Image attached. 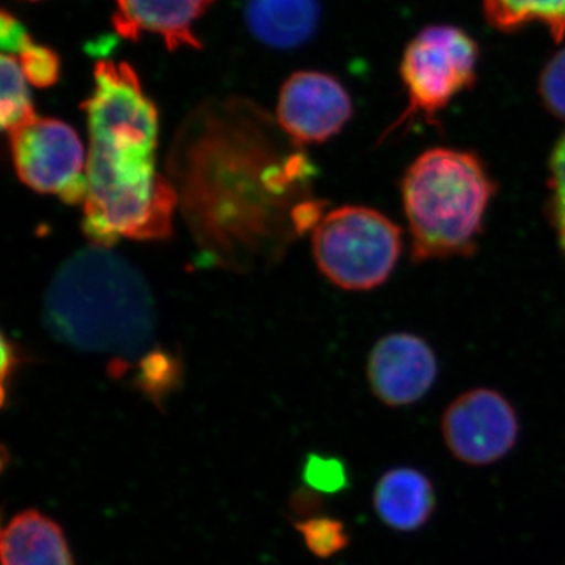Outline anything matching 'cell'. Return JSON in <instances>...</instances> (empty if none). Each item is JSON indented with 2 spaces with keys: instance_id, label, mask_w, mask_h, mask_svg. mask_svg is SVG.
<instances>
[{
  "instance_id": "1",
  "label": "cell",
  "mask_w": 565,
  "mask_h": 565,
  "mask_svg": "<svg viewBox=\"0 0 565 565\" xmlns=\"http://www.w3.org/2000/svg\"><path fill=\"white\" fill-rule=\"evenodd\" d=\"M93 79L82 103L90 136L82 228L107 248L120 237H169L177 192L156 170L158 109L128 62H98Z\"/></svg>"
},
{
  "instance_id": "2",
  "label": "cell",
  "mask_w": 565,
  "mask_h": 565,
  "mask_svg": "<svg viewBox=\"0 0 565 565\" xmlns=\"http://www.w3.org/2000/svg\"><path fill=\"white\" fill-rule=\"evenodd\" d=\"M43 321L52 337L81 352L129 362L154 343L150 286L117 253L92 244L58 267L44 294Z\"/></svg>"
},
{
  "instance_id": "3",
  "label": "cell",
  "mask_w": 565,
  "mask_h": 565,
  "mask_svg": "<svg viewBox=\"0 0 565 565\" xmlns=\"http://www.w3.org/2000/svg\"><path fill=\"white\" fill-rule=\"evenodd\" d=\"M497 184L475 152L434 148L404 174L412 262L473 255Z\"/></svg>"
},
{
  "instance_id": "4",
  "label": "cell",
  "mask_w": 565,
  "mask_h": 565,
  "mask_svg": "<svg viewBox=\"0 0 565 565\" xmlns=\"http://www.w3.org/2000/svg\"><path fill=\"white\" fill-rule=\"evenodd\" d=\"M401 252L399 226L371 207H338L315 226L319 270L345 291H370L388 280Z\"/></svg>"
},
{
  "instance_id": "5",
  "label": "cell",
  "mask_w": 565,
  "mask_h": 565,
  "mask_svg": "<svg viewBox=\"0 0 565 565\" xmlns=\"http://www.w3.org/2000/svg\"><path fill=\"white\" fill-rule=\"evenodd\" d=\"M479 46L462 29L455 25H429L405 47L401 79L408 106L388 134L405 122L434 117L467 88L478 76Z\"/></svg>"
},
{
  "instance_id": "6",
  "label": "cell",
  "mask_w": 565,
  "mask_h": 565,
  "mask_svg": "<svg viewBox=\"0 0 565 565\" xmlns=\"http://www.w3.org/2000/svg\"><path fill=\"white\" fill-rule=\"evenodd\" d=\"M9 134L11 158L22 184L61 196L68 204L85 203L84 145L68 122L36 115Z\"/></svg>"
},
{
  "instance_id": "7",
  "label": "cell",
  "mask_w": 565,
  "mask_h": 565,
  "mask_svg": "<svg viewBox=\"0 0 565 565\" xmlns=\"http://www.w3.org/2000/svg\"><path fill=\"white\" fill-rule=\"evenodd\" d=\"M441 433L449 451L460 462L489 465L508 455L519 438V416L494 390L463 393L446 408Z\"/></svg>"
},
{
  "instance_id": "8",
  "label": "cell",
  "mask_w": 565,
  "mask_h": 565,
  "mask_svg": "<svg viewBox=\"0 0 565 565\" xmlns=\"http://www.w3.org/2000/svg\"><path fill=\"white\" fill-rule=\"evenodd\" d=\"M353 115L351 95L332 74L297 71L281 85L277 118L296 143H323L343 131Z\"/></svg>"
},
{
  "instance_id": "9",
  "label": "cell",
  "mask_w": 565,
  "mask_h": 565,
  "mask_svg": "<svg viewBox=\"0 0 565 565\" xmlns=\"http://www.w3.org/2000/svg\"><path fill=\"white\" fill-rule=\"evenodd\" d=\"M437 373L433 348L412 333L382 338L367 360L371 388L390 407L418 403L433 388Z\"/></svg>"
},
{
  "instance_id": "10",
  "label": "cell",
  "mask_w": 565,
  "mask_h": 565,
  "mask_svg": "<svg viewBox=\"0 0 565 565\" xmlns=\"http://www.w3.org/2000/svg\"><path fill=\"white\" fill-rule=\"evenodd\" d=\"M115 32L126 40H140L145 33L161 36L167 50L181 47L202 50L203 44L193 31L196 21L214 0H115Z\"/></svg>"
},
{
  "instance_id": "11",
  "label": "cell",
  "mask_w": 565,
  "mask_h": 565,
  "mask_svg": "<svg viewBox=\"0 0 565 565\" xmlns=\"http://www.w3.org/2000/svg\"><path fill=\"white\" fill-rule=\"evenodd\" d=\"M244 20L253 39L270 50L303 46L321 20L319 0H247Z\"/></svg>"
},
{
  "instance_id": "12",
  "label": "cell",
  "mask_w": 565,
  "mask_h": 565,
  "mask_svg": "<svg viewBox=\"0 0 565 565\" xmlns=\"http://www.w3.org/2000/svg\"><path fill=\"white\" fill-rule=\"evenodd\" d=\"M374 508L382 522L393 530H418L433 515L434 487L422 471L393 468L375 487Z\"/></svg>"
},
{
  "instance_id": "13",
  "label": "cell",
  "mask_w": 565,
  "mask_h": 565,
  "mask_svg": "<svg viewBox=\"0 0 565 565\" xmlns=\"http://www.w3.org/2000/svg\"><path fill=\"white\" fill-rule=\"evenodd\" d=\"M2 565H74L61 526L39 511H25L6 526Z\"/></svg>"
},
{
  "instance_id": "14",
  "label": "cell",
  "mask_w": 565,
  "mask_h": 565,
  "mask_svg": "<svg viewBox=\"0 0 565 565\" xmlns=\"http://www.w3.org/2000/svg\"><path fill=\"white\" fill-rule=\"evenodd\" d=\"M487 22L500 32H515L541 22L555 43L565 39V0H482Z\"/></svg>"
},
{
  "instance_id": "15",
  "label": "cell",
  "mask_w": 565,
  "mask_h": 565,
  "mask_svg": "<svg viewBox=\"0 0 565 565\" xmlns=\"http://www.w3.org/2000/svg\"><path fill=\"white\" fill-rule=\"evenodd\" d=\"M0 73H2L0 121H2L3 131L11 132L18 126L33 120L36 114L33 109L31 90H29L31 84L25 79L18 58L3 54Z\"/></svg>"
},
{
  "instance_id": "16",
  "label": "cell",
  "mask_w": 565,
  "mask_h": 565,
  "mask_svg": "<svg viewBox=\"0 0 565 565\" xmlns=\"http://www.w3.org/2000/svg\"><path fill=\"white\" fill-rule=\"evenodd\" d=\"M17 58L32 87L51 88L61 79V57L51 47L32 41Z\"/></svg>"
},
{
  "instance_id": "17",
  "label": "cell",
  "mask_w": 565,
  "mask_h": 565,
  "mask_svg": "<svg viewBox=\"0 0 565 565\" xmlns=\"http://www.w3.org/2000/svg\"><path fill=\"white\" fill-rule=\"evenodd\" d=\"M550 199L546 206L561 250L565 253V134L550 159Z\"/></svg>"
},
{
  "instance_id": "18",
  "label": "cell",
  "mask_w": 565,
  "mask_h": 565,
  "mask_svg": "<svg viewBox=\"0 0 565 565\" xmlns=\"http://www.w3.org/2000/svg\"><path fill=\"white\" fill-rule=\"evenodd\" d=\"M299 531L302 533L308 548L315 555L329 557L341 552L348 545L343 523L329 516H319L300 523Z\"/></svg>"
},
{
  "instance_id": "19",
  "label": "cell",
  "mask_w": 565,
  "mask_h": 565,
  "mask_svg": "<svg viewBox=\"0 0 565 565\" xmlns=\"http://www.w3.org/2000/svg\"><path fill=\"white\" fill-rule=\"evenodd\" d=\"M539 95L545 109L565 121V50L546 62L539 77Z\"/></svg>"
},
{
  "instance_id": "20",
  "label": "cell",
  "mask_w": 565,
  "mask_h": 565,
  "mask_svg": "<svg viewBox=\"0 0 565 565\" xmlns=\"http://www.w3.org/2000/svg\"><path fill=\"white\" fill-rule=\"evenodd\" d=\"M307 481L323 492H337L345 482L343 465L337 460L311 456L307 467Z\"/></svg>"
},
{
  "instance_id": "21",
  "label": "cell",
  "mask_w": 565,
  "mask_h": 565,
  "mask_svg": "<svg viewBox=\"0 0 565 565\" xmlns=\"http://www.w3.org/2000/svg\"><path fill=\"white\" fill-rule=\"evenodd\" d=\"M32 41L28 28L13 14H10V11L3 10L0 14V46H2L3 54L17 57Z\"/></svg>"
}]
</instances>
